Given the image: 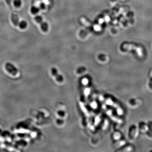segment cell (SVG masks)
<instances>
[{
	"mask_svg": "<svg viewBox=\"0 0 152 152\" xmlns=\"http://www.w3.org/2000/svg\"><path fill=\"white\" fill-rule=\"evenodd\" d=\"M139 133L138 126L135 125H131L129 131L128 137L129 139L131 141L135 140L138 138Z\"/></svg>",
	"mask_w": 152,
	"mask_h": 152,
	"instance_id": "6da1fadb",
	"label": "cell"
},
{
	"mask_svg": "<svg viewBox=\"0 0 152 152\" xmlns=\"http://www.w3.org/2000/svg\"><path fill=\"white\" fill-rule=\"evenodd\" d=\"M122 48L123 50H130V49H134L137 51V55H138V56L142 57L143 55L142 49L141 47H137V46L134 45L132 44L125 43L122 45Z\"/></svg>",
	"mask_w": 152,
	"mask_h": 152,
	"instance_id": "7a4b0ae2",
	"label": "cell"
},
{
	"mask_svg": "<svg viewBox=\"0 0 152 152\" xmlns=\"http://www.w3.org/2000/svg\"><path fill=\"white\" fill-rule=\"evenodd\" d=\"M143 103L142 100L139 98H133L128 101V106L132 108H136L142 105Z\"/></svg>",
	"mask_w": 152,
	"mask_h": 152,
	"instance_id": "3957f363",
	"label": "cell"
},
{
	"mask_svg": "<svg viewBox=\"0 0 152 152\" xmlns=\"http://www.w3.org/2000/svg\"><path fill=\"white\" fill-rule=\"evenodd\" d=\"M5 68L8 72L13 76H16L18 74V70L17 68L10 63H6L5 65Z\"/></svg>",
	"mask_w": 152,
	"mask_h": 152,
	"instance_id": "277c9868",
	"label": "cell"
},
{
	"mask_svg": "<svg viewBox=\"0 0 152 152\" xmlns=\"http://www.w3.org/2000/svg\"><path fill=\"white\" fill-rule=\"evenodd\" d=\"M138 126L139 132L142 134H146L149 130V127L148 124L144 122H141L139 123Z\"/></svg>",
	"mask_w": 152,
	"mask_h": 152,
	"instance_id": "5b68a950",
	"label": "cell"
},
{
	"mask_svg": "<svg viewBox=\"0 0 152 152\" xmlns=\"http://www.w3.org/2000/svg\"><path fill=\"white\" fill-rule=\"evenodd\" d=\"M134 150V148L131 144H125L122 147L121 150H119L120 152H132Z\"/></svg>",
	"mask_w": 152,
	"mask_h": 152,
	"instance_id": "8992f818",
	"label": "cell"
},
{
	"mask_svg": "<svg viewBox=\"0 0 152 152\" xmlns=\"http://www.w3.org/2000/svg\"><path fill=\"white\" fill-rule=\"evenodd\" d=\"M40 28L42 31L44 32H47L49 30V25L45 22H42L40 24Z\"/></svg>",
	"mask_w": 152,
	"mask_h": 152,
	"instance_id": "52a82bcc",
	"label": "cell"
},
{
	"mask_svg": "<svg viewBox=\"0 0 152 152\" xmlns=\"http://www.w3.org/2000/svg\"><path fill=\"white\" fill-rule=\"evenodd\" d=\"M18 25L20 29L22 30H24L26 29L27 26V23L25 20H22L20 21Z\"/></svg>",
	"mask_w": 152,
	"mask_h": 152,
	"instance_id": "ba28073f",
	"label": "cell"
},
{
	"mask_svg": "<svg viewBox=\"0 0 152 152\" xmlns=\"http://www.w3.org/2000/svg\"><path fill=\"white\" fill-rule=\"evenodd\" d=\"M40 10V9L39 7H37L36 6H32L30 9V12H31V14L36 15L38 14Z\"/></svg>",
	"mask_w": 152,
	"mask_h": 152,
	"instance_id": "9c48e42d",
	"label": "cell"
},
{
	"mask_svg": "<svg viewBox=\"0 0 152 152\" xmlns=\"http://www.w3.org/2000/svg\"><path fill=\"white\" fill-rule=\"evenodd\" d=\"M13 4L16 8H20L22 5V1L21 0H13Z\"/></svg>",
	"mask_w": 152,
	"mask_h": 152,
	"instance_id": "30bf717a",
	"label": "cell"
},
{
	"mask_svg": "<svg viewBox=\"0 0 152 152\" xmlns=\"http://www.w3.org/2000/svg\"><path fill=\"white\" fill-rule=\"evenodd\" d=\"M34 20L38 23L40 24L43 22V18L40 15L36 16L34 18Z\"/></svg>",
	"mask_w": 152,
	"mask_h": 152,
	"instance_id": "8fae6325",
	"label": "cell"
},
{
	"mask_svg": "<svg viewBox=\"0 0 152 152\" xmlns=\"http://www.w3.org/2000/svg\"><path fill=\"white\" fill-rule=\"evenodd\" d=\"M145 134L148 139H152V129H149V130Z\"/></svg>",
	"mask_w": 152,
	"mask_h": 152,
	"instance_id": "7c38bea8",
	"label": "cell"
},
{
	"mask_svg": "<svg viewBox=\"0 0 152 152\" xmlns=\"http://www.w3.org/2000/svg\"><path fill=\"white\" fill-rule=\"evenodd\" d=\"M148 89L150 91L152 92V77L150 78V80L148 82Z\"/></svg>",
	"mask_w": 152,
	"mask_h": 152,
	"instance_id": "4fadbf2b",
	"label": "cell"
},
{
	"mask_svg": "<svg viewBox=\"0 0 152 152\" xmlns=\"http://www.w3.org/2000/svg\"><path fill=\"white\" fill-rule=\"evenodd\" d=\"M39 8L40 9H41V10H44L46 8V6L45 3H44L43 2L39 4Z\"/></svg>",
	"mask_w": 152,
	"mask_h": 152,
	"instance_id": "5bb4252c",
	"label": "cell"
},
{
	"mask_svg": "<svg viewBox=\"0 0 152 152\" xmlns=\"http://www.w3.org/2000/svg\"><path fill=\"white\" fill-rule=\"evenodd\" d=\"M148 125L149 127V129H152V121H150L148 123Z\"/></svg>",
	"mask_w": 152,
	"mask_h": 152,
	"instance_id": "9a60e30c",
	"label": "cell"
}]
</instances>
